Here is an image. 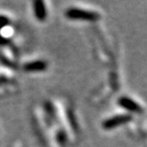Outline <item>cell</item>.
<instances>
[{
	"label": "cell",
	"mask_w": 147,
	"mask_h": 147,
	"mask_svg": "<svg viewBox=\"0 0 147 147\" xmlns=\"http://www.w3.org/2000/svg\"><path fill=\"white\" fill-rule=\"evenodd\" d=\"M66 16L72 20H86V21H96L99 19V14L95 11L80 10V9H69L66 11Z\"/></svg>",
	"instance_id": "cell-1"
},
{
	"label": "cell",
	"mask_w": 147,
	"mask_h": 147,
	"mask_svg": "<svg viewBox=\"0 0 147 147\" xmlns=\"http://www.w3.org/2000/svg\"><path fill=\"white\" fill-rule=\"evenodd\" d=\"M131 119H132V117L129 116V115L116 116V117H111V119H108L105 120L102 126H103V128L107 129V130H110V129L119 127L120 125L126 124V123H128Z\"/></svg>",
	"instance_id": "cell-2"
},
{
	"label": "cell",
	"mask_w": 147,
	"mask_h": 147,
	"mask_svg": "<svg viewBox=\"0 0 147 147\" xmlns=\"http://www.w3.org/2000/svg\"><path fill=\"white\" fill-rule=\"evenodd\" d=\"M119 104L124 109L130 111V112H140L142 108L136 101L132 100L131 98H127V96H121L119 100Z\"/></svg>",
	"instance_id": "cell-3"
},
{
	"label": "cell",
	"mask_w": 147,
	"mask_h": 147,
	"mask_svg": "<svg viewBox=\"0 0 147 147\" xmlns=\"http://www.w3.org/2000/svg\"><path fill=\"white\" fill-rule=\"evenodd\" d=\"M34 14H36V19L39 21H43L45 20L47 16V11L45 8V4L41 0H36L34 2Z\"/></svg>",
	"instance_id": "cell-4"
},
{
	"label": "cell",
	"mask_w": 147,
	"mask_h": 147,
	"mask_svg": "<svg viewBox=\"0 0 147 147\" xmlns=\"http://www.w3.org/2000/svg\"><path fill=\"white\" fill-rule=\"evenodd\" d=\"M47 64L42 60H36L34 62L25 64L24 70L26 72H42L46 69Z\"/></svg>",
	"instance_id": "cell-5"
},
{
	"label": "cell",
	"mask_w": 147,
	"mask_h": 147,
	"mask_svg": "<svg viewBox=\"0 0 147 147\" xmlns=\"http://www.w3.org/2000/svg\"><path fill=\"white\" fill-rule=\"evenodd\" d=\"M9 24H10V20H9L8 17H6L4 16H0V30L5 28Z\"/></svg>",
	"instance_id": "cell-6"
}]
</instances>
